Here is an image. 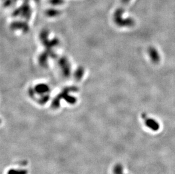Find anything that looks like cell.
Returning a JSON list of instances; mask_svg holds the SVG:
<instances>
[{
	"instance_id": "obj_6",
	"label": "cell",
	"mask_w": 175,
	"mask_h": 174,
	"mask_svg": "<svg viewBox=\"0 0 175 174\" xmlns=\"http://www.w3.org/2000/svg\"><path fill=\"white\" fill-rule=\"evenodd\" d=\"M64 2V0H49V2L53 5H56V4L60 5L61 3H63Z\"/></svg>"
},
{
	"instance_id": "obj_5",
	"label": "cell",
	"mask_w": 175,
	"mask_h": 174,
	"mask_svg": "<svg viewBox=\"0 0 175 174\" xmlns=\"http://www.w3.org/2000/svg\"><path fill=\"white\" fill-rule=\"evenodd\" d=\"M113 172L115 174H124L122 166L120 164L116 165L113 170Z\"/></svg>"
},
{
	"instance_id": "obj_7",
	"label": "cell",
	"mask_w": 175,
	"mask_h": 174,
	"mask_svg": "<svg viewBox=\"0 0 175 174\" xmlns=\"http://www.w3.org/2000/svg\"><path fill=\"white\" fill-rule=\"evenodd\" d=\"M131 0H121V3L122 4V5H127L128 3L130 2Z\"/></svg>"
},
{
	"instance_id": "obj_1",
	"label": "cell",
	"mask_w": 175,
	"mask_h": 174,
	"mask_svg": "<svg viewBox=\"0 0 175 174\" xmlns=\"http://www.w3.org/2000/svg\"><path fill=\"white\" fill-rule=\"evenodd\" d=\"M124 9L122 7L118 8L114 13V20L115 22L120 26H133L134 24V20L132 18H128L125 19L123 18Z\"/></svg>"
},
{
	"instance_id": "obj_4",
	"label": "cell",
	"mask_w": 175,
	"mask_h": 174,
	"mask_svg": "<svg viewBox=\"0 0 175 174\" xmlns=\"http://www.w3.org/2000/svg\"><path fill=\"white\" fill-rule=\"evenodd\" d=\"M28 172L26 170H22V169H10L7 172V174H27Z\"/></svg>"
},
{
	"instance_id": "obj_2",
	"label": "cell",
	"mask_w": 175,
	"mask_h": 174,
	"mask_svg": "<svg viewBox=\"0 0 175 174\" xmlns=\"http://www.w3.org/2000/svg\"><path fill=\"white\" fill-rule=\"evenodd\" d=\"M142 118L145 122L146 126L150 129L154 131H157L159 130L160 125L159 124L158 122L155 121V119L147 117V115L145 113L142 114Z\"/></svg>"
},
{
	"instance_id": "obj_3",
	"label": "cell",
	"mask_w": 175,
	"mask_h": 174,
	"mask_svg": "<svg viewBox=\"0 0 175 174\" xmlns=\"http://www.w3.org/2000/svg\"><path fill=\"white\" fill-rule=\"evenodd\" d=\"M148 54L154 64H158L160 60V56L156 49L153 47L148 48Z\"/></svg>"
}]
</instances>
